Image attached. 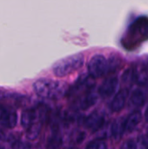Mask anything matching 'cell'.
I'll list each match as a JSON object with an SVG mask.
<instances>
[{"label": "cell", "mask_w": 148, "mask_h": 149, "mask_svg": "<svg viewBox=\"0 0 148 149\" xmlns=\"http://www.w3.org/2000/svg\"><path fill=\"white\" fill-rule=\"evenodd\" d=\"M128 94H129V92H128V89L126 88L121 89L120 91H119L110 104L111 110L113 112H120V110H122L126 105V100L128 98Z\"/></svg>", "instance_id": "cell-10"}, {"label": "cell", "mask_w": 148, "mask_h": 149, "mask_svg": "<svg viewBox=\"0 0 148 149\" xmlns=\"http://www.w3.org/2000/svg\"><path fill=\"white\" fill-rule=\"evenodd\" d=\"M98 95L92 92V90L85 92L73 102V107L78 110H87L96 104Z\"/></svg>", "instance_id": "cell-6"}, {"label": "cell", "mask_w": 148, "mask_h": 149, "mask_svg": "<svg viewBox=\"0 0 148 149\" xmlns=\"http://www.w3.org/2000/svg\"><path fill=\"white\" fill-rule=\"evenodd\" d=\"M141 120H142L141 113L138 111H135L131 114H129V116L124 120L125 132L131 133L134 131L141 122Z\"/></svg>", "instance_id": "cell-12"}, {"label": "cell", "mask_w": 148, "mask_h": 149, "mask_svg": "<svg viewBox=\"0 0 148 149\" xmlns=\"http://www.w3.org/2000/svg\"><path fill=\"white\" fill-rule=\"evenodd\" d=\"M93 78H92L90 75H80L79 79L75 81L73 86L67 91L69 95H74L76 93H79L80 92H87L90 91L92 86H94V82L92 80Z\"/></svg>", "instance_id": "cell-5"}, {"label": "cell", "mask_w": 148, "mask_h": 149, "mask_svg": "<svg viewBox=\"0 0 148 149\" xmlns=\"http://www.w3.org/2000/svg\"><path fill=\"white\" fill-rule=\"evenodd\" d=\"M35 93L45 100H58L67 93L68 86L65 83L49 79H40L33 84Z\"/></svg>", "instance_id": "cell-1"}, {"label": "cell", "mask_w": 148, "mask_h": 149, "mask_svg": "<svg viewBox=\"0 0 148 149\" xmlns=\"http://www.w3.org/2000/svg\"><path fill=\"white\" fill-rule=\"evenodd\" d=\"M120 65V61L116 57L107 58L102 54L94 55L87 65L89 75L93 78H101L114 72Z\"/></svg>", "instance_id": "cell-2"}, {"label": "cell", "mask_w": 148, "mask_h": 149, "mask_svg": "<svg viewBox=\"0 0 148 149\" xmlns=\"http://www.w3.org/2000/svg\"><path fill=\"white\" fill-rule=\"evenodd\" d=\"M85 149H106V144L102 140H95L91 141Z\"/></svg>", "instance_id": "cell-17"}, {"label": "cell", "mask_w": 148, "mask_h": 149, "mask_svg": "<svg viewBox=\"0 0 148 149\" xmlns=\"http://www.w3.org/2000/svg\"><path fill=\"white\" fill-rule=\"evenodd\" d=\"M145 117H146L147 121H148V107L147 108V110H146V113H145Z\"/></svg>", "instance_id": "cell-21"}, {"label": "cell", "mask_w": 148, "mask_h": 149, "mask_svg": "<svg viewBox=\"0 0 148 149\" xmlns=\"http://www.w3.org/2000/svg\"><path fill=\"white\" fill-rule=\"evenodd\" d=\"M84 62L85 58L82 54L68 56L56 62L52 67V72L56 77H66L81 68Z\"/></svg>", "instance_id": "cell-3"}, {"label": "cell", "mask_w": 148, "mask_h": 149, "mask_svg": "<svg viewBox=\"0 0 148 149\" xmlns=\"http://www.w3.org/2000/svg\"><path fill=\"white\" fill-rule=\"evenodd\" d=\"M37 112L35 109H26L22 113L21 115V125L24 128L27 129L33 123L36 122Z\"/></svg>", "instance_id": "cell-13"}, {"label": "cell", "mask_w": 148, "mask_h": 149, "mask_svg": "<svg viewBox=\"0 0 148 149\" xmlns=\"http://www.w3.org/2000/svg\"><path fill=\"white\" fill-rule=\"evenodd\" d=\"M148 99V91L144 88H136L130 96V103L134 107H141Z\"/></svg>", "instance_id": "cell-11"}, {"label": "cell", "mask_w": 148, "mask_h": 149, "mask_svg": "<svg viewBox=\"0 0 148 149\" xmlns=\"http://www.w3.org/2000/svg\"><path fill=\"white\" fill-rule=\"evenodd\" d=\"M17 115L15 110L0 106V126L13 128L17 125Z\"/></svg>", "instance_id": "cell-8"}, {"label": "cell", "mask_w": 148, "mask_h": 149, "mask_svg": "<svg viewBox=\"0 0 148 149\" xmlns=\"http://www.w3.org/2000/svg\"><path fill=\"white\" fill-rule=\"evenodd\" d=\"M105 122L106 120L104 115L99 112H93L92 113L88 115L84 120L85 126L92 132L99 131L104 126Z\"/></svg>", "instance_id": "cell-9"}, {"label": "cell", "mask_w": 148, "mask_h": 149, "mask_svg": "<svg viewBox=\"0 0 148 149\" xmlns=\"http://www.w3.org/2000/svg\"><path fill=\"white\" fill-rule=\"evenodd\" d=\"M42 124L41 122H35L33 123L30 127H28L26 130V138L30 141H34L38 138L39 135L40 130H41Z\"/></svg>", "instance_id": "cell-15"}, {"label": "cell", "mask_w": 148, "mask_h": 149, "mask_svg": "<svg viewBox=\"0 0 148 149\" xmlns=\"http://www.w3.org/2000/svg\"><path fill=\"white\" fill-rule=\"evenodd\" d=\"M122 80L124 83L132 84L133 81L136 80V71L133 68L127 69L122 75Z\"/></svg>", "instance_id": "cell-16"}, {"label": "cell", "mask_w": 148, "mask_h": 149, "mask_svg": "<svg viewBox=\"0 0 148 149\" xmlns=\"http://www.w3.org/2000/svg\"><path fill=\"white\" fill-rule=\"evenodd\" d=\"M120 149H138L137 143L133 140L126 141L120 147Z\"/></svg>", "instance_id": "cell-18"}, {"label": "cell", "mask_w": 148, "mask_h": 149, "mask_svg": "<svg viewBox=\"0 0 148 149\" xmlns=\"http://www.w3.org/2000/svg\"><path fill=\"white\" fill-rule=\"evenodd\" d=\"M71 149H77V148H71Z\"/></svg>", "instance_id": "cell-22"}, {"label": "cell", "mask_w": 148, "mask_h": 149, "mask_svg": "<svg viewBox=\"0 0 148 149\" xmlns=\"http://www.w3.org/2000/svg\"><path fill=\"white\" fill-rule=\"evenodd\" d=\"M118 86H119L118 78L114 76L109 77L106 80H104L103 83L100 85L98 93L100 97H102L103 99H106L113 96L116 93Z\"/></svg>", "instance_id": "cell-7"}, {"label": "cell", "mask_w": 148, "mask_h": 149, "mask_svg": "<svg viewBox=\"0 0 148 149\" xmlns=\"http://www.w3.org/2000/svg\"><path fill=\"white\" fill-rule=\"evenodd\" d=\"M125 132V127H124V120L121 119L116 120L111 127V134L112 136L115 139H119L121 137V135Z\"/></svg>", "instance_id": "cell-14"}, {"label": "cell", "mask_w": 148, "mask_h": 149, "mask_svg": "<svg viewBox=\"0 0 148 149\" xmlns=\"http://www.w3.org/2000/svg\"><path fill=\"white\" fill-rule=\"evenodd\" d=\"M128 39L125 43L128 44L129 48L136 46L139 43L148 38V18L140 17L136 20L128 30L126 34Z\"/></svg>", "instance_id": "cell-4"}, {"label": "cell", "mask_w": 148, "mask_h": 149, "mask_svg": "<svg viewBox=\"0 0 148 149\" xmlns=\"http://www.w3.org/2000/svg\"><path fill=\"white\" fill-rule=\"evenodd\" d=\"M141 145L144 149H148V135L143 136L141 139Z\"/></svg>", "instance_id": "cell-20"}, {"label": "cell", "mask_w": 148, "mask_h": 149, "mask_svg": "<svg viewBox=\"0 0 148 149\" xmlns=\"http://www.w3.org/2000/svg\"><path fill=\"white\" fill-rule=\"evenodd\" d=\"M13 149H29V147L24 142L17 141L13 145Z\"/></svg>", "instance_id": "cell-19"}]
</instances>
